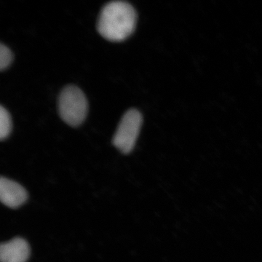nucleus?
Wrapping results in <instances>:
<instances>
[{
	"label": "nucleus",
	"mask_w": 262,
	"mask_h": 262,
	"mask_svg": "<svg viewBox=\"0 0 262 262\" xmlns=\"http://www.w3.org/2000/svg\"><path fill=\"white\" fill-rule=\"evenodd\" d=\"M136 22L137 14L132 5L126 2H110L98 17V32L108 41L121 42L134 32Z\"/></svg>",
	"instance_id": "f257e3e1"
},
{
	"label": "nucleus",
	"mask_w": 262,
	"mask_h": 262,
	"mask_svg": "<svg viewBox=\"0 0 262 262\" xmlns=\"http://www.w3.org/2000/svg\"><path fill=\"white\" fill-rule=\"evenodd\" d=\"M88 110L87 98L79 88L69 85L62 90L58 98V112L66 123L79 126L85 120Z\"/></svg>",
	"instance_id": "f03ea898"
},
{
	"label": "nucleus",
	"mask_w": 262,
	"mask_h": 262,
	"mask_svg": "<svg viewBox=\"0 0 262 262\" xmlns=\"http://www.w3.org/2000/svg\"><path fill=\"white\" fill-rule=\"evenodd\" d=\"M143 117L136 110H130L122 117L113 137V144L123 154H129L135 146L140 133Z\"/></svg>",
	"instance_id": "7ed1b4c3"
},
{
	"label": "nucleus",
	"mask_w": 262,
	"mask_h": 262,
	"mask_svg": "<svg viewBox=\"0 0 262 262\" xmlns=\"http://www.w3.org/2000/svg\"><path fill=\"white\" fill-rule=\"evenodd\" d=\"M0 198L5 206L10 208H17L26 203L28 199V194L18 183L2 177L0 179Z\"/></svg>",
	"instance_id": "20e7f679"
},
{
	"label": "nucleus",
	"mask_w": 262,
	"mask_h": 262,
	"mask_svg": "<svg viewBox=\"0 0 262 262\" xmlns=\"http://www.w3.org/2000/svg\"><path fill=\"white\" fill-rule=\"evenodd\" d=\"M30 256V247L27 241L20 237L2 244L1 262H27Z\"/></svg>",
	"instance_id": "39448f33"
},
{
	"label": "nucleus",
	"mask_w": 262,
	"mask_h": 262,
	"mask_svg": "<svg viewBox=\"0 0 262 262\" xmlns=\"http://www.w3.org/2000/svg\"><path fill=\"white\" fill-rule=\"evenodd\" d=\"M12 130L11 117L3 106L0 107V139L4 140L10 135Z\"/></svg>",
	"instance_id": "423d86ee"
},
{
	"label": "nucleus",
	"mask_w": 262,
	"mask_h": 262,
	"mask_svg": "<svg viewBox=\"0 0 262 262\" xmlns=\"http://www.w3.org/2000/svg\"><path fill=\"white\" fill-rule=\"evenodd\" d=\"M13 61V53L7 46L1 44L0 46V69L4 70L9 67Z\"/></svg>",
	"instance_id": "0eeeda50"
}]
</instances>
